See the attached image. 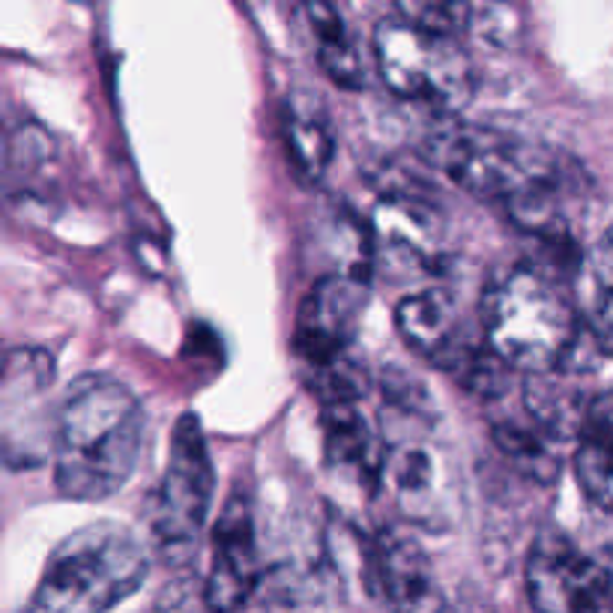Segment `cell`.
Instances as JSON below:
<instances>
[{
  "instance_id": "cell-20",
  "label": "cell",
  "mask_w": 613,
  "mask_h": 613,
  "mask_svg": "<svg viewBox=\"0 0 613 613\" xmlns=\"http://www.w3.org/2000/svg\"><path fill=\"white\" fill-rule=\"evenodd\" d=\"M593 278H596V290H613V222L601 234V240L593 249Z\"/></svg>"
},
{
  "instance_id": "cell-21",
  "label": "cell",
  "mask_w": 613,
  "mask_h": 613,
  "mask_svg": "<svg viewBox=\"0 0 613 613\" xmlns=\"http://www.w3.org/2000/svg\"><path fill=\"white\" fill-rule=\"evenodd\" d=\"M4 365H6V353H4V348H0V374H4Z\"/></svg>"
},
{
  "instance_id": "cell-11",
  "label": "cell",
  "mask_w": 613,
  "mask_h": 613,
  "mask_svg": "<svg viewBox=\"0 0 613 613\" xmlns=\"http://www.w3.org/2000/svg\"><path fill=\"white\" fill-rule=\"evenodd\" d=\"M261 580L252 505L243 494H231L213 526V559L203 605L210 613H240L252 601Z\"/></svg>"
},
{
  "instance_id": "cell-6",
  "label": "cell",
  "mask_w": 613,
  "mask_h": 613,
  "mask_svg": "<svg viewBox=\"0 0 613 613\" xmlns=\"http://www.w3.org/2000/svg\"><path fill=\"white\" fill-rule=\"evenodd\" d=\"M213 461L198 416L182 413L171 434V455L153 500L150 535L168 566H186L198 551L213 500Z\"/></svg>"
},
{
  "instance_id": "cell-12",
  "label": "cell",
  "mask_w": 613,
  "mask_h": 613,
  "mask_svg": "<svg viewBox=\"0 0 613 613\" xmlns=\"http://www.w3.org/2000/svg\"><path fill=\"white\" fill-rule=\"evenodd\" d=\"M374 584L392 613L446 610L431 556L404 530H383L374 542Z\"/></svg>"
},
{
  "instance_id": "cell-7",
  "label": "cell",
  "mask_w": 613,
  "mask_h": 613,
  "mask_svg": "<svg viewBox=\"0 0 613 613\" xmlns=\"http://www.w3.org/2000/svg\"><path fill=\"white\" fill-rule=\"evenodd\" d=\"M55 362L46 350L6 353L0 374V464L34 470L55 446L57 407H51Z\"/></svg>"
},
{
  "instance_id": "cell-5",
  "label": "cell",
  "mask_w": 613,
  "mask_h": 613,
  "mask_svg": "<svg viewBox=\"0 0 613 613\" xmlns=\"http://www.w3.org/2000/svg\"><path fill=\"white\" fill-rule=\"evenodd\" d=\"M371 39L378 72L395 96L437 105L440 111L467 105L476 75L458 36L425 30L395 13L374 25Z\"/></svg>"
},
{
  "instance_id": "cell-8",
  "label": "cell",
  "mask_w": 613,
  "mask_h": 613,
  "mask_svg": "<svg viewBox=\"0 0 613 613\" xmlns=\"http://www.w3.org/2000/svg\"><path fill=\"white\" fill-rule=\"evenodd\" d=\"M526 596L539 613H613V556H589L559 530L526 554Z\"/></svg>"
},
{
  "instance_id": "cell-19",
  "label": "cell",
  "mask_w": 613,
  "mask_h": 613,
  "mask_svg": "<svg viewBox=\"0 0 613 613\" xmlns=\"http://www.w3.org/2000/svg\"><path fill=\"white\" fill-rule=\"evenodd\" d=\"M587 324L598 348L605 353H613V290H596Z\"/></svg>"
},
{
  "instance_id": "cell-3",
  "label": "cell",
  "mask_w": 613,
  "mask_h": 613,
  "mask_svg": "<svg viewBox=\"0 0 613 613\" xmlns=\"http://www.w3.org/2000/svg\"><path fill=\"white\" fill-rule=\"evenodd\" d=\"M580 320L572 299L533 264L500 270L482 294V338L509 371L545 378L575 350Z\"/></svg>"
},
{
  "instance_id": "cell-16",
  "label": "cell",
  "mask_w": 613,
  "mask_h": 613,
  "mask_svg": "<svg viewBox=\"0 0 613 613\" xmlns=\"http://www.w3.org/2000/svg\"><path fill=\"white\" fill-rule=\"evenodd\" d=\"M395 327L416 353H422L434 365L452 350V344L464 336L455 306L437 287H422L404 296L395 306Z\"/></svg>"
},
{
  "instance_id": "cell-14",
  "label": "cell",
  "mask_w": 613,
  "mask_h": 613,
  "mask_svg": "<svg viewBox=\"0 0 613 613\" xmlns=\"http://www.w3.org/2000/svg\"><path fill=\"white\" fill-rule=\"evenodd\" d=\"M383 473L390 476L401 512L416 524L443 521L446 479L437 452L428 446H404L383 458Z\"/></svg>"
},
{
  "instance_id": "cell-17",
  "label": "cell",
  "mask_w": 613,
  "mask_h": 613,
  "mask_svg": "<svg viewBox=\"0 0 613 613\" xmlns=\"http://www.w3.org/2000/svg\"><path fill=\"white\" fill-rule=\"evenodd\" d=\"M324 443L329 464L353 470L359 476H380L383 473L380 443L357 401H327Z\"/></svg>"
},
{
  "instance_id": "cell-13",
  "label": "cell",
  "mask_w": 613,
  "mask_h": 613,
  "mask_svg": "<svg viewBox=\"0 0 613 613\" xmlns=\"http://www.w3.org/2000/svg\"><path fill=\"white\" fill-rule=\"evenodd\" d=\"M282 132L294 171L306 182H317L336 156V132L324 99L315 90H290L282 109Z\"/></svg>"
},
{
  "instance_id": "cell-4",
  "label": "cell",
  "mask_w": 613,
  "mask_h": 613,
  "mask_svg": "<svg viewBox=\"0 0 613 613\" xmlns=\"http://www.w3.org/2000/svg\"><path fill=\"white\" fill-rule=\"evenodd\" d=\"M150 556L132 530L96 521L51 551L25 613H111L138 593Z\"/></svg>"
},
{
  "instance_id": "cell-18",
  "label": "cell",
  "mask_w": 613,
  "mask_h": 613,
  "mask_svg": "<svg viewBox=\"0 0 613 613\" xmlns=\"http://www.w3.org/2000/svg\"><path fill=\"white\" fill-rule=\"evenodd\" d=\"M306 18L315 36L317 63L324 72L344 90H353L362 84V63L357 46L348 34V25L341 21L338 9L329 4H306Z\"/></svg>"
},
{
  "instance_id": "cell-1",
  "label": "cell",
  "mask_w": 613,
  "mask_h": 613,
  "mask_svg": "<svg viewBox=\"0 0 613 613\" xmlns=\"http://www.w3.org/2000/svg\"><path fill=\"white\" fill-rule=\"evenodd\" d=\"M425 159L470 195L500 201L526 234L568 236L577 168L556 150L494 126L443 120L425 138Z\"/></svg>"
},
{
  "instance_id": "cell-15",
  "label": "cell",
  "mask_w": 613,
  "mask_h": 613,
  "mask_svg": "<svg viewBox=\"0 0 613 613\" xmlns=\"http://www.w3.org/2000/svg\"><path fill=\"white\" fill-rule=\"evenodd\" d=\"M575 473L587 497L613 512V392L593 398L580 413Z\"/></svg>"
},
{
  "instance_id": "cell-2",
  "label": "cell",
  "mask_w": 613,
  "mask_h": 613,
  "mask_svg": "<svg viewBox=\"0 0 613 613\" xmlns=\"http://www.w3.org/2000/svg\"><path fill=\"white\" fill-rule=\"evenodd\" d=\"M144 407L109 374H84L57 407L55 482L63 497L96 503L120 491L138 467Z\"/></svg>"
},
{
  "instance_id": "cell-9",
  "label": "cell",
  "mask_w": 613,
  "mask_h": 613,
  "mask_svg": "<svg viewBox=\"0 0 613 613\" xmlns=\"http://www.w3.org/2000/svg\"><path fill=\"white\" fill-rule=\"evenodd\" d=\"M365 299H369V285L362 273L341 270L317 278L296 317L299 357L317 371L344 362V353L357 336Z\"/></svg>"
},
{
  "instance_id": "cell-10",
  "label": "cell",
  "mask_w": 613,
  "mask_h": 613,
  "mask_svg": "<svg viewBox=\"0 0 613 613\" xmlns=\"http://www.w3.org/2000/svg\"><path fill=\"white\" fill-rule=\"evenodd\" d=\"M374 252L392 275L434 273L443 257V222L431 201L390 192L374 210Z\"/></svg>"
}]
</instances>
